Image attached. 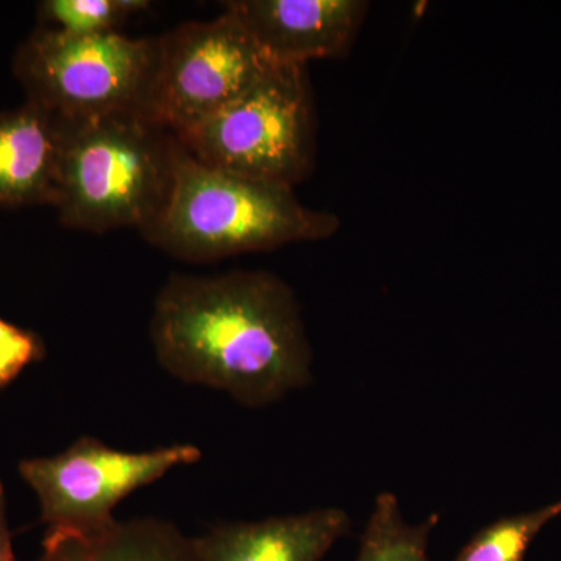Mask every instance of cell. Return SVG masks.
Masks as SVG:
<instances>
[{"mask_svg": "<svg viewBox=\"0 0 561 561\" xmlns=\"http://www.w3.org/2000/svg\"><path fill=\"white\" fill-rule=\"evenodd\" d=\"M150 339L173 378L265 408L312 379V351L290 287L268 272L172 275Z\"/></svg>", "mask_w": 561, "mask_h": 561, "instance_id": "cell-1", "label": "cell"}, {"mask_svg": "<svg viewBox=\"0 0 561 561\" xmlns=\"http://www.w3.org/2000/svg\"><path fill=\"white\" fill-rule=\"evenodd\" d=\"M341 220L302 205L294 187L203 164L176 139L168 202L144 238L173 257L209 262L331 238Z\"/></svg>", "mask_w": 561, "mask_h": 561, "instance_id": "cell-2", "label": "cell"}, {"mask_svg": "<svg viewBox=\"0 0 561 561\" xmlns=\"http://www.w3.org/2000/svg\"><path fill=\"white\" fill-rule=\"evenodd\" d=\"M175 135L142 113L70 124L60 197L65 227L87 232L147 230L172 186Z\"/></svg>", "mask_w": 561, "mask_h": 561, "instance_id": "cell-3", "label": "cell"}, {"mask_svg": "<svg viewBox=\"0 0 561 561\" xmlns=\"http://www.w3.org/2000/svg\"><path fill=\"white\" fill-rule=\"evenodd\" d=\"M176 139L209 168L294 187L316 158L306 66L273 65L236 101Z\"/></svg>", "mask_w": 561, "mask_h": 561, "instance_id": "cell-4", "label": "cell"}, {"mask_svg": "<svg viewBox=\"0 0 561 561\" xmlns=\"http://www.w3.org/2000/svg\"><path fill=\"white\" fill-rule=\"evenodd\" d=\"M157 60L154 38L119 32L77 36L47 27L22 44L14 72L28 102L81 124L110 114H146Z\"/></svg>", "mask_w": 561, "mask_h": 561, "instance_id": "cell-5", "label": "cell"}, {"mask_svg": "<svg viewBox=\"0 0 561 561\" xmlns=\"http://www.w3.org/2000/svg\"><path fill=\"white\" fill-rule=\"evenodd\" d=\"M273 65L231 11L184 22L158 38L147 117L183 135L236 101Z\"/></svg>", "mask_w": 561, "mask_h": 561, "instance_id": "cell-6", "label": "cell"}, {"mask_svg": "<svg viewBox=\"0 0 561 561\" xmlns=\"http://www.w3.org/2000/svg\"><path fill=\"white\" fill-rule=\"evenodd\" d=\"M201 459L194 445L128 453L84 435L58 456L22 460L20 472L38 496L47 530L91 534L117 522L113 512L125 497Z\"/></svg>", "mask_w": 561, "mask_h": 561, "instance_id": "cell-7", "label": "cell"}, {"mask_svg": "<svg viewBox=\"0 0 561 561\" xmlns=\"http://www.w3.org/2000/svg\"><path fill=\"white\" fill-rule=\"evenodd\" d=\"M224 5L268 60L295 66L345 54L368 10L360 0H232Z\"/></svg>", "mask_w": 561, "mask_h": 561, "instance_id": "cell-8", "label": "cell"}, {"mask_svg": "<svg viewBox=\"0 0 561 561\" xmlns=\"http://www.w3.org/2000/svg\"><path fill=\"white\" fill-rule=\"evenodd\" d=\"M69 128L28 101L0 114V208L57 206Z\"/></svg>", "mask_w": 561, "mask_h": 561, "instance_id": "cell-9", "label": "cell"}, {"mask_svg": "<svg viewBox=\"0 0 561 561\" xmlns=\"http://www.w3.org/2000/svg\"><path fill=\"white\" fill-rule=\"evenodd\" d=\"M351 529L337 507L254 523H221L195 538L203 561H321Z\"/></svg>", "mask_w": 561, "mask_h": 561, "instance_id": "cell-10", "label": "cell"}, {"mask_svg": "<svg viewBox=\"0 0 561 561\" xmlns=\"http://www.w3.org/2000/svg\"><path fill=\"white\" fill-rule=\"evenodd\" d=\"M36 561H203L195 538L157 518L116 522L91 534L47 530Z\"/></svg>", "mask_w": 561, "mask_h": 561, "instance_id": "cell-11", "label": "cell"}, {"mask_svg": "<svg viewBox=\"0 0 561 561\" xmlns=\"http://www.w3.org/2000/svg\"><path fill=\"white\" fill-rule=\"evenodd\" d=\"M438 522L437 513L419 524L405 522L400 501L386 491L373 505L356 561H431L427 549Z\"/></svg>", "mask_w": 561, "mask_h": 561, "instance_id": "cell-12", "label": "cell"}, {"mask_svg": "<svg viewBox=\"0 0 561 561\" xmlns=\"http://www.w3.org/2000/svg\"><path fill=\"white\" fill-rule=\"evenodd\" d=\"M561 516V500L538 511L505 516L471 538L453 561H526L531 542Z\"/></svg>", "mask_w": 561, "mask_h": 561, "instance_id": "cell-13", "label": "cell"}, {"mask_svg": "<svg viewBox=\"0 0 561 561\" xmlns=\"http://www.w3.org/2000/svg\"><path fill=\"white\" fill-rule=\"evenodd\" d=\"M146 0H49L41 13L50 28L77 36L117 32L133 14L149 9Z\"/></svg>", "mask_w": 561, "mask_h": 561, "instance_id": "cell-14", "label": "cell"}, {"mask_svg": "<svg viewBox=\"0 0 561 561\" xmlns=\"http://www.w3.org/2000/svg\"><path fill=\"white\" fill-rule=\"evenodd\" d=\"M39 335L0 319V389L10 386L28 365L44 359Z\"/></svg>", "mask_w": 561, "mask_h": 561, "instance_id": "cell-15", "label": "cell"}, {"mask_svg": "<svg viewBox=\"0 0 561 561\" xmlns=\"http://www.w3.org/2000/svg\"><path fill=\"white\" fill-rule=\"evenodd\" d=\"M0 561H18L14 556L13 538L7 522L5 490L0 482Z\"/></svg>", "mask_w": 561, "mask_h": 561, "instance_id": "cell-16", "label": "cell"}]
</instances>
